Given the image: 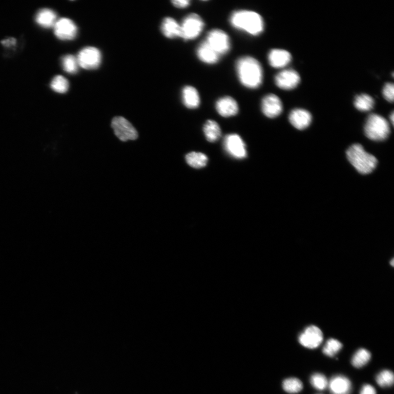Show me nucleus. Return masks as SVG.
Instances as JSON below:
<instances>
[{
    "mask_svg": "<svg viewBox=\"0 0 394 394\" xmlns=\"http://www.w3.org/2000/svg\"><path fill=\"white\" fill-rule=\"evenodd\" d=\"M383 94L385 99L390 103L394 101V86L392 83H387L384 86L383 89Z\"/></svg>",
    "mask_w": 394,
    "mask_h": 394,
    "instance_id": "obj_32",
    "label": "nucleus"
},
{
    "mask_svg": "<svg viewBox=\"0 0 394 394\" xmlns=\"http://www.w3.org/2000/svg\"><path fill=\"white\" fill-rule=\"evenodd\" d=\"M364 129L366 137L374 141L386 140L391 132L388 122L377 114L370 115L368 117Z\"/></svg>",
    "mask_w": 394,
    "mask_h": 394,
    "instance_id": "obj_4",
    "label": "nucleus"
},
{
    "mask_svg": "<svg viewBox=\"0 0 394 394\" xmlns=\"http://www.w3.org/2000/svg\"><path fill=\"white\" fill-rule=\"evenodd\" d=\"M394 112H392V115L391 116V120L392 121V124H394Z\"/></svg>",
    "mask_w": 394,
    "mask_h": 394,
    "instance_id": "obj_36",
    "label": "nucleus"
},
{
    "mask_svg": "<svg viewBox=\"0 0 394 394\" xmlns=\"http://www.w3.org/2000/svg\"><path fill=\"white\" fill-rule=\"evenodd\" d=\"M391 264L393 266V264H394V260L393 259L392 261Z\"/></svg>",
    "mask_w": 394,
    "mask_h": 394,
    "instance_id": "obj_37",
    "label": "nucleus"
},
{
    "mask_svg": "<svg viewBox=\"0 0 394 394\" xmlns=\"http://www.w3.org/2000/svg\"><path fill=\"white\" fill-rule=\"evenodd\" d=\"M161 30L163 34L167 38H181V26L173 18H165L162 23Z\"/></svg>",
    "mask_w": 394,
    "mask_h": 394,
    "instance_id": "obj_20",
    "label": "nucleus"
},
{
    "mask_svg": "<svg viewBox=\"0 0 394 394\" xmlns=\"http://www.w3.org/2000/svg\"><path fill=\"white\" fill-rule=\"evenodd\" d=\"M300 76L292 69L284 70L279 72L275 78L276 85L284 90L295 88L300 83Z\"/></svg>",
    "mask_w": 394,
    "mask_h": 394,
    "instance_id": "obj_12",
    "label": "nucleus"
},
{
    "mask_svg": "<svg viewBox=\"0 0 394 394\" xmlns=\"http://www.w3.org/2000/svg\"><path fill=\"white\" fill-rule=\"evenodd\" d=\"M224 145L228 155L236 159H243L247 156L246 144L241 137L236 134L226 135Z\"/></svg>",
    "mask_w": 394,
    "mask_h": 394,
    "instance_id": "obj_9",
    "label": "nucleus"
},
{
    "mask_svg": "<svg viewBox=\"0 0 394 394\" xmlns=\"http://www.w3.org/2000/svg\"><path fill=\"white\" fill-rule=\"evenodd\" d=\"M57 16L56 12L48 8L41 10L36 16V21L44 28H50L56 24Z\"/></svg>",
    "mask_w": 394,
    "mask_h": 394,
    "instance_id": "obj_21",
    "label": "nucleus"
},
{
    "mask_svg": "<svg viewBox=\"0 0 394 394\" xmlns=\"http://www.w3.org/2000/svg\"><path fill=\"white\" fill-rule=\"evenodd\" d=\"M173 5L178 8H185L188 7L190 5L191 1L189 0H174L171 1Z\"/></svg>",
    "mask_w": 394,
    "mask_h": 394,
    "instance_id": "obj_33",
    "label": "nucleus"
},
{
    "mask_svg": "<svg viewBox=\"0 0 394 394\" xmlns=\"http://www.w3.org/2000/svg\"><path fill=\"white\" fill-rule=\"evenodd\" d=\"M62 64L65 71L71 74H76L80 66L78 59L72 55H66L63 57Z\"/></svg>",
    "mask_w": 394,
    "mask_h": 394,
    "instance_id": "obj_26",
    "label": "nucleus"
},
{
    "mask_svg": "<svg viewBox=\"0 0 394 394\" xmlns=\"http://www.w3.org/2000/svg\"><path fill=\"white\" fill-rule=\"evenodd\" d=\"M376 382L380 387H390L394 384V374L389 370L382 371L377 375Z\"/></svg>",
    "mask_w": 394,
    "mask_h": 394,
    "instance_id": "obj_30",
    "label": "nucleus"
},
{
    "mask_svg": "<svg viewBox=\"0 0 394 394\" xmlns=\"http://www.w3.org/2000/svg\"><path fill=\"white\" fill-rule=\"evenodd\" d=\"M310 381L312 386L319 391L324 390L328 386L327 378L321 373H316L312 374Z\"/></svg>",
    "mask_w": 394,
    "mask_h": 394,
    "instance_id": "obj_31",
    "label": "nucleus"
},
{
    "mask_svg": "<svg viewBox=\"0 0 394 394\" xmlns=\"http://www.w3.org/2000/svg\"><path fill=\"white\" fill-rule=\"evenodd\" d=\"M187 164L194 168L199 169L205 167L207 163V156L203 153L192 152L186 156Z\"/></svg>",
    "mask_w": 394,
    "mask_h": 394,
    "instance_id": "obj_23",
    "label": "nucleus"
},
{
    "mask_svg": "<svg viewBox=\"0 0 394 394\" xmlns=\"http://www.w3.org/2000/svg\"><path fill=\"white\" fill-rule=\"evenodd\" d=\"M329 388L332 394H350L352 383L350 380L346 377L338 375L331 379Z\"/></svg>",
    "mask_w": 394,
    "mask_h": 394,
    "instance_id": "obj_17",
    "label": "nucleus"
},
{
    "mask_svg": "<svg viewBox=\"0 0 394 394\" xmlns=\"http://www.w3.org/2000/svg\"><path fill=\"white\" fill-rule=\"evenodd\" d=\"M355 107L357 110L366 112L372 110L374 105L373 99L369 95L362 94L356 97L354 101Z\"/></svg>",
    "mask_w": 394,
    "mask_h": 394,
    "instance_id": "obj_24",
    "label": "nucleus"
},
{
    "mask_svg": "<svg viewBox=\"0 0 394 394\" xmlns=\"http://www.w3.org/2000/svg\"><path fill=\"white\" fill-rule=\"evenodd\" d=\"M284 390L290 394H296L300 392L303 388L301 380L296 378H290L285 379L283 383Z\"/></svg>",
    "mask_w": 394,
    "mask_h": 394,
    "instance_id": "obj_27",
    "label": "nucleus"
},
{
    "mask_svg": "<svg viewBox=\"0 0 394 394\" xmlns=\"http://www.w3.org/2000/svg\"><path fill=\"white\" fill-rule=\"evenodd\" d=\"M299 342L310 349L318 348L323 342V334L321 330L314 325L307 327L298 337Z\"/></svg>",
    "mask_w": 394,
    "mask_h": 394,
    "instance_id": "obj_10",
    "label": "nucleus"
},
{
    "mask_svg": "<svg viewBox=\"0 0 394 394\" xmlns=\"http://www.w3.org/2000/svg\"><path fill=\"white\" fill-rule=\"evenodd\" d=\"M230 22L235 29L252 36L259 35L264 30L262 17L259 13L251 11L234 12L230 17Z\"/></svg>",
    "mask_w": 394,
    "mask_h": 394,
    "instance_id": "obj_2",
    "label": "nucleus"
},
{
    "mask_svg": "<svg viewBox=\"0 0 394 394\" xmlns=\"http://www.w3.org/2000/svg\"><path fill=\"white\" fill-rule=\"evenodd\" d=\"M180 26L181 38L185 40H192L201 35L205 28V22L200 16L191 13L184 18Z\"/></svg>",
    "mask_w": 394,
    "mask_h": 394,
    "instance_id": "obj_5",
    "label": "nucleus"
},
{
    "mask_svg": "<svg viewBox=\"0 0 394 394\" xmlns=\"http://www.w3.org/2000/svg\"><path fill=\"white\" fill-rule=\"evenodd\" d=\"M291 58V54L286 50L274 49L269 54L268 60L271 66L282 68L290 62Z\"/></svg>",
    "mask_w": 394,
    "mask_h": 394,
    "instance_id": "obj_16",
    "label": "nucleus"
},
{
    "mask_svg": "<svg viewBox=\"0 0 394 394\" xmlns=\"http://www.w3.org/2000/svg\"><path fill=\"white\" fill-rule=\"evenodd\" d=\"M77 59L80 67L86 70H93L101 65L102 54L97 48L87 47L81 50Z\"/></svg>",
    "mask_w": 394,
    "mask_h": 394,
    "instance_id": "obj_8",
    "label": "nucleus"
},
{
    "mask_svg": "<svg viewBox=\"0 0 394 394\" xmlns=\"http://www.w3.org/2000/svg\"><path fill=\"white\" fill-rule=\"evenodd\" d=\"M111 126L116 137L122 142L135 140L138 138V133L134 126L123 117L114 118Z\"/></svg>",
    "mask_w": 394,
    "mask_h": 394,
    "instance_id": "obj_6",
    "label": "nucleus"
},
{
    "mask_svg": "<svg viewBox=\"0 0 394 394\" xmlns=\"http://www.w3.org/2000/svg\"><path fill=\"white\" fill-rule=\"evenodd\" d=\"M54 34L62 40H71L78 35V27L75 22L68 18H62L54 26Z\"/></svg>",
    "mask_w": 394,
    "mask_h": 394,
    "instance_id": "obj_11",
    "label": "nucleus"
},
{
    "mask_svg": "<svg viewBox=\"0 0 394 394\" xmlns=\"http://www.w3.org/2000/svg\"><path fill=\"white\" fill-rule=\"evenodd\" d=\"M347 156L351 164L362 174L371 173L377 165L376 158L367 152L359 144L353 145L348 148Z\"/></svg>",
    "mask_w": 394,
    "mask_h": 394,
    "instance_id": "obj_3",
    "label": "nucleus"
},
{
    "mask_svg": "<svg viewBox=\"0 0 394 394\" xmlns=\"http://www.w3.org/2000/svg\"><path fill=\"white\" fill-rule=\"evenodd\" d=\"M371 353L365 349H360L353 355L352 364L356 368H361L368 363L371 359Z\"/></svg>",
    "mask_w": 394,
    "mask_h": 394,
    "instance_id": "obj_25",
    "label": "nucleus"
},
{
    "mask_svg": "<svg viewBox=\"0 0 394 394\" xmlns=\"http://www.w3.org/2000/svg\"><path fill=\"white\" fill-rule=\"evenodd\" d=\"M289 119L294 127L298 130H303L309 127L312 117L310 112L302 108H296L290 112Z\"/></svg>",
    "mask_w": 394,
    "mask_h": 394,
    "instance_id": "obj_15",
    "label": "nucleus"
},
{
    "mask_svg": "<svg viewBox=\"0 0 394 394\" xmlns=\"http://www.w3.org/2000/svg\"><path fill=\"white\" fill-rule=\"evenodd\" d=\"M206 41L220 56L228 53L230 49V41L224 31L213 29L208 33Z\"/></svg>",
    "mask_w": 394,
    "mask_h": 394,
    "instance_id": "obj_7",
    "label": "nucleus"
},
{
    "mask_svg": "<svg viewBox=\"0 0 394 394\" xmlns=\"http://www.w3.org/2000/svg\"><path fill=\"white\" fill-rule=\"evenodd\" d=\"M262 111L264 114L270 119L279 116L283 111V104L280 98L275 94L267 95L262 99Z\"/></svg>",
    "mask_w": 394,
    "mask_h": 394,
    "instance_id": "obj_13",
    "label": "nucleus"
},
{
    "mask_svg": "<svg viewBox=\"0 0 394 394\" xmlns=\"http://www.w3.org/2000/svg\"><path fill=\"white\" fill-rule=\"evenodd\" d=\"M198 58L207 64H214L220 60V56L205 41L199 45L197 49Z\"/></svg>",
    "mask_w": 394,
    "mask_h": 394,
    "instance_id": "obj_18",
    "label": "nucleus"
},
{
    "mask_svg": "<svg viewBox=\"0 0 394 394\" xmlns=\"http://www.w3.org/2000/svg\"><path fill=\"white\" fill-rule=\"evenodd\" d=\"M16 43V40L13 38H10L2 41L1 43L5 47H11L15 45Z\"/></svg>",
    "mask_w": 394,
    "mask_h": 394,
    "instance_id": "obj_35",
    "label": "nucleus"
},
{
    "mask_svg": "<svg viewBox=\"0 0 394 394\" xmlns=\"http://www.w3.org/2000/svg\"><path fill=\"white\" fill-rule=\"evenodd\" d=\"M51 87L54 92L62 94L65 93L69 89V83L64 77L58 75L53 79Z\"/></svg>",
    "mask_w": 394,
    "mask_h": 394,
    "instance_id": "obj_28",
    "label": "nucleus"
},
{
    "mask_svg": "<svg viewBox=\"0 0 394 394\" xmlns=\"http://www.w3.org/2000/svg\"><path fill=\"white\" fill-rule=\"evenodd\" d=\"M216 109L221 116L229 117L238 114L239 106L235 99L232 97L226 96L219 99L217 101Z\"/></svg>",
    "mask_w": 394,
    "mask_h": 394,
    "instance_id": "obj_14",
    "label": "nucleus"
},
{
    "mask_svg": "<svg viewBox=\"0 0 394 394\" xmlns=\"http://www.w3.org/2000/svg\"><path fill=\"white\" fill-rule=\"evenodd\" d=\"M236 70L240 82L250 89L259 88L262 83L263 70L259 61L251 57H243L237 62Z\"/></svg>",
    "mask_w": 394,
    "mask_h": 394,
    "instance_id": "obj_1",
    "label": "nucleus"
},
{
    "mask_svg": "<svg viewBox=\"0 0 394 394\" xmlns=\"http://www.w3.org/2000/svg\"><path fill=\"white\" fill-rule=\"evenodd\" d=\"M360 394H377V393L373 387L370 384H365L362 387Z\"/></svg>",
    "mask_w": 394,
    "mask_h": 394,
    "instance_id": "obj_34",
    "label": "nucleus"
},
{
    "mask_svg": "<svg viewBox=\"0 0 394 394\" xmlns=\"http://www.w3.org/2000/svg\"><path fill=\"white\" fill-rule=\"evenodd\" d=\"M206 137L210 143H214L221 137V130L218 124L213 120L207 121L203 128Z\"/></svg>",
    "mask_w": 394,
    "mask_h": 394,
    "instance_id": "obj_22",
    "label": "nucleus"
},
{
    "mask_svg": "<svg viewBox=\"0 0 394 394\" xmlns=\"http://www.w3.org/2000/svg\"><path fill=\"white\" fill-rule=\"evenodd\" d=\"M342 344L333 338L329 339L323 348L324 354L329 357L336 355L342 348Z\"/></svg>",
    "mask_w": 394,
    "mask_h": 394,
    "instance_id": "obj_29",
    "label": "nucleus"
},
{
    "mask_svg": "<svg viewBox=\"0 0 394 394\" xmlns=\"http://www.w3.org/2000/svg\"><path fill=\"white\" fill-rule=\"evenodd\" d=\"M184 105L189 109H195L200 105L201 99L197 90L192 86H186L182 91Z\"/></svg>",
    "mask_w": 394,
    "mask_h": 394,
    "instance_id": "obj_19",
    "label": "nucleus"
}]
</instances>
